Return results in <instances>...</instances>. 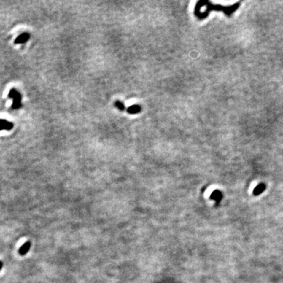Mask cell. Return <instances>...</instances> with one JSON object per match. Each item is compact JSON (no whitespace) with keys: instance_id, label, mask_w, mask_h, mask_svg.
Instances as JSON below:
<instances>
[{"instance_id":"1","label":"cell","mask_w":283,"mask_h":283,"mask_svg":"<svg viewBox=\"0 0 283 283\" xmlns=\"http://www.w3.org/2000/svg\"><path fill=\"white\" fill-rule=\"evenodd\" d=\"M8 97L14 99V102L12 104V108L14 109H18L21 107V101H21V96H20V93L18 92L16 89L12 88L11 90H9Z\"/></svg>"},{"instance_id":"2","label":"cell","mask_w":283,"mask_h":283,"mask_svg":"<svg viewBox=\"0 0 283 283\" xmlns=\"http://www.w3.org/2000/svg\"><path fill=\"white\" fill-rule=\"evenodd\" d=\"M30 38V35L29 33H28V32H25V33H22L21 35L18 36V38L16 39L15 41H14V43L16 44H20V43H24L25 42H27Z\"/></svg>"},{"instance_id":"3","label":"cell","mask_w":283,"mask_h":283,"mask_svg":"<svg viewBox=\"0 0 283 283\" xmlns=\"http://www.w3.org/2000/svg\"><path fill=\"white\" fill-rule=\"evenodd\" d=\"M14 127V124L11 122H9L6 120L0 119V131L1 130H11Z\"/></svg>"},{"instance_id":"4","label":"cell","mask_w":283,"mask_h":283,"mask_svg":"<svg viewBox=\"0 0 283 283\" xmlns=\"http://www.w3.org/2000/svg\"><path fill=\"white\" fill-rule=\"evenodd\" d=\"M30 247H31V242L30 241H26L19 249V254L21 255V256H24L25 254H27L28 250L30 249Z\"/></svg>"},{"instance_id":"5","label":"cell","mask_w":283,"mask_h":283,"mask_svg":"<svg viewBox=\"0 0 283 283\" xmlns=\"http://www.w3.org/2000/svg\"><path fill=\"white\" fill-rule=\"evenodd\" d=\"M222 193H221L220 190L213 191V192L212 193L211 196H210V198L212 199V200L216 201V202H220V201L222 200Z\"/></svg>"},{"instance_id":"6","label":"cell","mask_w":283,"mask_h":283,"mask_svg":"<svg viewBox=\"0 0 283 283\" xmlns=\"http://www.w3.org/2000/svg\"><path fill=\"white\" fill-rule=\"evenodd\" d=\"M126 110H127L128 113H130V114H135V113H137V112L141 111V106H138V105H135V106H130L129 108L126 109Z\"/></svg>"},{"instance_id":"7","label":"cell","mask_w":283,"mask_h":283,"mask_svg":"<svg viewBox=\"0 0 283 283\" xmlns=\"http://www.w3.org/2000/svg\"><path fill=\"white\" fill-rule=\"evenodd\" d=\"M265 188H266L265 185L263 184V183H261V184L258 185V186H257V187L255 188V190H254L253 194H254V195H256V196L259 195V194H260V193H262L263 191L265 190Z\"/></svg>"},{"instance_id":"8","label":"cell","mask_w":283,"mask_h":283,"mask_svg":"<svg viewBox=\"0 0 283 283\" xmlns=\"http://www.w3.org/2000/svg\"><path fill=\"white\" fill-rule=\"evenodd\" d=\"M115 106H116V107H117V109H119L121 110V111H123V110H126V108L124 107V104L122 103V102H120V101H116V102H115Z\"/></svg>"},{"instance_id":"9","label":"cell","mask_w":283,"mask_h":283,"mask_svg":"<svg viewBox=\"0 0 283 283\" xmlns=\"http://www.w3.org/2000/svg\"><path fill=\"white\" fill-rule=\"evenodd\" d=\"M2 266H3V263H2V261H0V271L2 268Z\"/></svg>"}]
</instances>
